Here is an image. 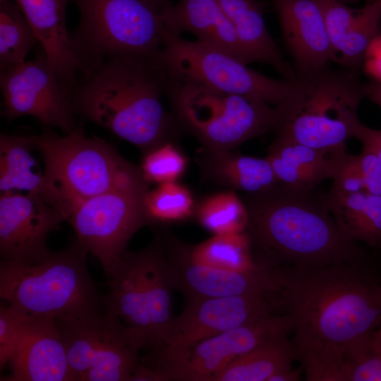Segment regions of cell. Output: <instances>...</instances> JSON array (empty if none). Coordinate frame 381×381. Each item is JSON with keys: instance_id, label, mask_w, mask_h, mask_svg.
<instances>
[{"instance_id": "f35d334b", "label": "cell", "mask_w": 381, "mask_h": 381, "mask_svg": "<svg viewBox=\"0 0 381 381\" xmlns=\"http://www.w3.org/2000/svg\"><path fill=\"white\" fill-rule=\"evenodd\" d=\"M299 370L291 368L274 375L269 381H298L301 380Z\"/></svg>"}, {"instance_id": "60d3db41", "label": "cell", "mask_w": 381, "mask_h": 381, "mask_svg": "<svg viewBox=\"0 0 381 381\" xmlns=\"http://www.w3.org/2000/svg\"><path fill=\"white\" fill-rule=\"evenodd\" d=\"M158 6H166L171 3L170 0H148Z\"/></svg>"}, {"instance_id": "30bf717a", "label": "cell", "mask_w": 381, "mask_h": 381, "mask_svg": "<svg viewBox=\"0 0 381 381\" xmlns=\"http://www.w3.org/2000/svg\"><path fill=\"white\" fill-rule=\"evenodd\" d=\"M156 59L169 78L258 99L274 107L284 102L293 87L291 80L270 78L226 52L166 30Z\"/></svg>"}, {"instance_id": "52a82bcc", "label": "cell", "mask_w": 381, "mask_h": 381, "mask_svg": "<svg viewBox=\"0 0 381 381\" xmlns=\"http://www.w3.org/2000/svg\"><path fill=\"white\" fill-rule=\"evenodd\" d=\"M80 23L70 34L85 77L121 56L155 59L163 44L166 6L148 0H74Z\"/></svg>"}, {"instance_id": "277c9868", "label": "cell", "mask_w": 381, "mask_h": 381, "mask_svg": "<svg viewBox=\"0 0 381 381\" xmlns=\"http://www.w3.org/2000/svg\"><path fill=\"white\" fill-rule=\"evenodd\" d=\"M88 252L76 240L59 251L0 263V297L33 319L81 320L104 308L87 270Z\"/></svg>"}, {"instance_id": "8d00e7d4", "label": "cell", "mask_w": 381, "mask_h": 381, "mask_svg": "<svg viewBox=\"0 0 381 381\" xmlns=\"http://www.w3.org/2000/svg\"><path fill=\"white\" fill-rule=\"evenodd\" d=\"M354 138L362 143L363 147L373 152L381 162V130L369 128L361 123Z\"/></svg>"}, {"instance_id": "83f0119b", "label": "cell", "mask_w": 381, "mask_h": 381, "mask_svg": "<svg viewBox=\"0 0 381 381\" xmlns=\"http://www.w3.org/2000/svg\"><path fill=\"white\" fill-rule=\"evenodd\" d=\"M37 35L20 7L11 0H0V73L25 61Z\"/></svg>"}, {"instance_id": "f546056e", "label": "cell", "mask_w": 381, "mask_h": 381, "mask_svg": "<svg viewBox=\"0 0 381 381\" xmlns=\"http://www.w3.org/2000/svg\"><path fill=\"white\" fill-rule=\"evenodd\" d=\"M200 224L214 234L241 233L248 222L243 200L234 191L213 194L195 208Z\"/></svg>"}, {"instance_id": "b9f144b4", "label": "cell", "mask_w": 381, "mask_h": 381, "mask_svg": "<svg viewBox=\"0 0 381 381\" xmlns=\"http://www.w3.org/2000/svg\"><path fill=\"white\" fill-rule=\"evenodd\" d=\"M337 1H341L344 4H346V2H349V1H353L355 0H337Z\"/></svg>"}, {"instance_id": "e0dca14e", "label": "cell", "mask_w": 381, "mask_h": 381, "mask_svg": "<svg viewBox=\"0 0 381 381\" xmlns=\"http://www.w3.org/2000/svg\"><path fill=\"white\" fill-rule=\"evenodd\" d=\"M283 40L296 73L328 66L332 49L319 0H274Z\"/></svg>"}, {"instance_id": "6da1fadb", "label": "cell", "mask_w": 381, "mask_h": 381, "mask_svg": "<svg viewBox=\"0 0 381 381\" xmlns=\"http://www.w3.org/2000/svg\"><path fill=\"white\" fill-rule=\"evenodd\" d=\"M373 255L323 267H274L271 294L294 333L308 381H339L347 349L381 325V275Z\"/></svg>"}, {"instance_id": "cb8c5ba5", "label": "cell", "mask_w": 381, "mask_h": 381, "mask_svg": "<svg viewBox=\"0 0 381 381\" xmlns=\"http://www.w3.org/2000/svg\"><path fill=\"white\" fill-rule=\"evenodd\" d=\"M231 23L248 63L269 64L286 79L295 75L294 68L283 59L281 52L267 29L263 4L255 0H217Z\"/></svg>"}, {"instance_id": "e575fe53", "label": "cell", "mask_w": 381, "mask_h": 381, "mask_svg": "<svg viewBox=\"0 0 381 381\" xmlns=\"http://www.w3.org/2000/svg\"><path fill=\"white\" fill-rule=\"evenodd\" d=\"M356 159L365 190L381 195V162L377 157L363 147Z\"/></svg>"}, {"instance_id": "8fae6325", "label": "cell", "mask_w": 381, "mask_h": 381, "mask_svg": "<svg viewBox=\"0 0 381 381\" xmlns=\"http://www.w3.org/2000/svg\"><path fill=\"white\" fill-rule=\"evenodd\" d=\"M148 183L109 191L75 205L68 221L76 240L100 262L109 275L133 236L150 224L144 200Z\"/></svg>"}, {"instance_id": "9a60e30c", "label": "cell", "mask_w": 381, "mask_h": 381, "mask_svg": "<svg viewBox=\"0 0 381 381\" xmlns=\"http://www.w3.org/2000/svg\"><path fill=\"white\" fill-rule=\"evenodd\" d=\"M277 313L270 295H242L189 300L174 318L165 342L153 349L175 351Z\"/></svg>"}, {"instance_id": "ba28073f", "label": "cell", "mask_w": 381, "mask_h": 381, "mask_svg": "<svg viewBox=\"0 0 381 381\" xmlns=\"http://www.w3.org/2000/svg\"><path fill=\"white\" fill-rule=\"evenodd\" d=\"M110 291L102 301L145 344L166 341L173 315L172 271L160 235L139 251L126 250L108 275Z\"/></svg>"}, {"instance_id": "d590c367", "label": "cell", "mask_w": 381, "mask_h": 381, "mask_svg": "<svg viewBox=\"0 0 381 381\" xmlns=\"http://www.w3.org/2000/svg\"><path fill=\"white\" fill-rule=\"evenodd\" d=\"M362 67L370 80L381 83V33L369 44Z\"/></svg>"}, {"instance_id": "7c38bea8", "label": "cell", "mask_w": 381, "mask_h": 381, "mask_svg": "<svg viewBox=\"0 0 381 381\" xmlns=\"http://www.w3.org/2000/svg\"><path fill=\"white\" fill-rule=\"evenodd\" d=\"M290 332L288 318L274 313L183 350L153 349L145 365L156 370L164 381H212L237 358L275 335Z\"/></svg>"}, {"instance_id": "4316f807", "label": "cell", "mask_w": 381, "mask_h": 381, "mask_svg": "<svg viewBox=\"0 0 381 381\" xmlns=\"http://www.w3.org/2000/svg\"><path fill=\"white\" fill-rule=\"evenodd\" d=\"M287 334L275 335L237 358L212 381H269L277 373L291 368L297 355Z\"/></svg>"}, {"instance_id": "5bb4252c", "label": "cell", "mask_w": 381, "mask_h": 381, "mask_svg": "<svg viewBox=\"0 0 381 381\" xmlns=\"http://www.w3.org/2000/svg\"><path fill=\"white\" fill-rule=\"evenodd\" d=\"M176 289L188 301L242 295H271L277 289L274 268L260 263L251 269L232 271L193 261L190 246L171 234H160Z\"/></svg>"}, {"instance_id": "d6a6232c", "label": "cell", "mask_w": 381, "mask_h": 381, "mask_svg": "<svg viewBox=\"0 0 381 381\" xmlns=\"http://www.w3.org/2000/svg\"><path fill=\"white\" fill-rule=\"evenodd\" d=\"M186 166V157L171 140L145 153L140 170L147 183L160 184L176 181Z\"/></svg>"}, {"instance_id": "74e56055", "label": "cell", "mask_w": 381, "mask_h": 381, "mask_svg": "<svg viewBox=\"0 0 381 381\" xmlns=\"http://www.w3.org/2000/svg\"><path fill=\"white\" fill-rule=\"evenodd\" d=\"M365 94L366 97L381 109V83L370 80L365 85Z\"/></svg>"}, {"instance_id": "5b68a950", "label": "cell", "mask_w": 381, "mask_h": 381, "mask_svg": "<svg viewBox=\"0 0 381 381\" xmlns=\"http://www.w3.org/2000/svg\"><path fill=\"white\" fill-rule=\"evenodd\" d=\"M291 92L276 107L275 136L323 150H346L361 123L358 109L366 97L358 73L329 66L296 73Z\"/></svg>"}, {"instance_id": "4fadbf2b", "label": "cell", "mask_w": 381, "mask_h": 381, "mask_svg": "<svg viewBox=\"0 0 381 381\" xmlns=\"http://www.w3.org/2000/svg\"><path fill=\"white\" fill-rule=\"evenodd\" d=\"M0 87L8 121L32 116L65 134L78 128L71 96L42 47L33 60L1 72Z\"/></svg>"}, {"instance_id": "ffe728a7", "label": "cell", "mask_w": 381, "mask_h": 381, "mask_svg": "<svg viewBox=\"0 0 381 381\" xmlns=\"http://www.w3.org/2000/svg\"><path fill=\"white\" fill-rule=\"evenodd\" d=\"M74 0H15L37 37L65 90L71 95L81 71L66 28V8Z\"/></svg>"}, {"instance_id": "d4e9b609", "label": "cell", "mask_w": 381, "mask_h": 381, "mask_svg": "<svg viewBox=\"0 0 381 381\" xmlns=\"http://www.w3.org/2000/svg\"><path fill=\"white\" fill-rule=\"evenodd\" d=\"M327 200L342 232L381 254V195L366 190L344 193L331 188Z\"/></svg>"}, {"instance_id": "d6986e66", "label": "cell", "mask_w": 381, "mask_h": 381, "mask_svg": "<svg viewBox=\"0 0 381 381\" xmlns=\"http://www.w3.org/2000/svg\"><path fill=\"white\" fill-rule=\"evenodd\" d=\"M332 49V60L342 68L358 72L366 50L380 33L381 0H369L354 9L337 0H319Z\"/></svg>"}, {"instance_id": "1f68e13d", "label": "cell", "mask_w": 381, "mask_h": 381, "mask_svg": "<svg viewBox=\"0 0 381 381\" xmlns=\"http://www.w3.org/2000/svg\"><path fill=\"white\" fill-rule=\"evenodd\" d=\"M373 335L347 349L339 366V381H381V357L374 349Z\"/></svg>"}, {"instance_id": "4dcf8cb0", "label": "cell", "mask_w": 381, "mask_h": 381, "mask_svg": "<svg viewBox=\"0 0 381 381\" xmlns=\"http://www.w3.org/2000/svg\"><path fill=\"white\" fill-rule=\"evenodd\" d=\"M144 205L150 223L183 219L194 211L189 190L176 181L160 183L145 194Z\"/></svg>"}, {"instance_id": "7a4b0ae2", "label": "cell", "mask_w": 381, "mask_h": 381, "mask_svg": "<svg viewBox=\"0 0 381 381\" xmlns=\"http://www.w3.org/2000/svg\"><path fill=\"white\" fill-rule=\"evenodd\" d=\"M247 235L253 260L269 267H323L364 260L362 244L340 229L327 195L280 183L267 190L246 193Z\"/></svg>"}, {"instance_id": "836d02e7", "label": "cell", "mask_w": 381, "mask_h": 381, "mask_svg": "<svg viewBox=\"0 0 381 381\" xmlns=\"http://www.w3.org/2000/svg\"><path fill=\"white\" fill-rule=\"evenodd\" d=\"M28 318L8 306H0V368L7 366L23 335Z\"/></svg>"}, {"instance_id": "ab89813d", "label": "cell", "mask_w": 381, "mask_h": 381, "mask_svg": "<svg viewBox=\"0 0 381 381\" xmlns=\"http://www.w3.org/2000/svg\"><path fill=\"white\" fill-rule=\"evenodd\" d=\"M373 343L375 351L381 357V325L373 333Z\"/></svg>"}, {"instance_id": "9c48e42d", "label": "cell", "mask_w": 381, "mask_h": 381, "mask_svg": "<svg viewBox=\"0 0 381 381\" xmlns=\"http://www.w3.org/2000/svg\"><path fill=\"white\" fill-rule=\"evenodd\" d=\"M166 96L179 128L212 149L234 150L273 131L277 121L276 107L264 101L193 81L167 78Z\"/></svg>"}, {"instance_id": "7402d4cb", "label": "cell", "mask_w": 381, "mask_h": 381, "mask_svg": "<svg viewBox=\"0 0 381 381\" xmlns=\"http://www.w3.org/2000/svg\"><path fill=\"white\" fill-rule=\"evenodd\" d=\"M345 151L319 150L275 136L266 158L279 183L295 188L314 189L323 181L333 179Z\"/></svg>"}, {"instance_id": "44dd1931", "label": "cell", "mask_w": 381, "mask_h": 381, "mask_svg": "<svg viewBox=\"0 0 381 381\" xmlns=\"http://www.w3.org/2000/svg\"><path fill=\"white\" fill-rule=\"evenodd\" d=\"M163 16L166 30L190 32L196 40L249 64L217 0H179L166 8Z\"/></svg>"}, {"instance_id": "8992f818", "label": "cell", "mask_w": 381, "mask_h": 381, "mask_svg": "<svg viewBox=\"0 0 381 381\" xmlns=\"http://www.w3.org/2000/svg\"><path fill=\"white\" fill-rule=\"evenodd\" d=\"M44 162L50 202L65 214L80 202L116 189L147 183L133 164L110 144L85 135L81 128L59 135H32Z\"/></svg>"}, {"instance_id": "ac0fdd59", "label": "cell", "mask_w": 381, "mask_h": 381, "mask_svg": "<svg viewBox=\"0 0 381 381\" xmlns=\"http://www.w3.org/2000/svg\"><path fill=\"white\" fill-rule=\"evenodd\" d=\"M6 381H71L66 348L54 320L28 318L8 363Z\"/></svg>"}, {"instance_id": "603a6c76", "label": "cell", "mask_w": 381, "mask_h": 381, "mask_svg": "<svg viewBox=\"0 0 381 381\" xmlns=\"http://www.w3.org/2000/svg\"><path fill=\"white\" fill-rule=\"evenodd\" d=\"M231 150L201 147L196 162L202 177L246 193L262 192L279 183L266 157L244 155Z\"/></svg>"}, {"instance_id": "2e32d148", "label": "cell", "mask_w": 381, "mask_h": 381, "mask_svg": "<svg viewBox=\"0 0 381 381\" xmlns=\"http://www.w3.org/2000/svg\"><path fill=\"white\" fill-rule=\"evenodd\" d=\"M66 217L42 196L17 191L0 195V254L3 260H27L47 253L49 235Z\"/></svg>"}, {"instance_id": "484cf974", "label": "cell", "mask_w": 381, "mask_h": 381, "mask_svg": "<svg viewBox=\"0 0 381 381\" xmlns=\"http://www.w3.org/2000/svg\"><path fill=\"white\" fill-rule=\"evenodd\" d=\"M34 150L32 135H1L0 190L37 194L50 202L44 172L32 155Z\"/></svg>"}, {"instance_id": "3957f363", "label": "cell", "mask_w": 381, "mask_h": 381, "mask_svg": "<svg viewBox=\"0 0 381 381\" xmlns=\"http://www.w3.org/2000/svg\"><path fill=\"white\" fill-rule=\"evenodd\" d=\"M167 84L156 58L116 57L78 83L71 98L77 114L145 154L171 141L179 128L162 104Z\"/></svg>"}, {"instance_id": "f1b7e54d", "label": "cell", "mask_w": 381, "mask_h": 381, "mask_svg": "<svg viewBox=\"0 0 381 381\" xmlns=\"http://www.w3.org/2000/svg\"><path fill=\"white\" fill-rule=\"evenodd\" d=\"M192 260L198 263L232 271H243L256 265L246 233L214 234L190 247Z\"/></svg>"}]
</instances>
